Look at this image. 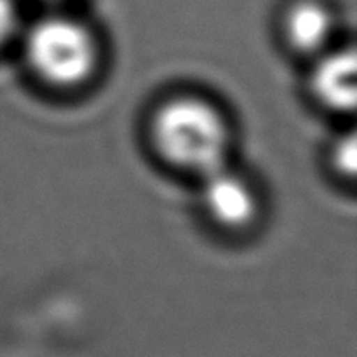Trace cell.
Listing matches in <instances>:
<instances>
[{
    "label": "cell",
    "mask_w": 357,
    "mask_h": 357,
    "mask_svg": "<svg viewBox=\"0 0 357 357\" xmlns=\"http://www.w3.org/2000/svg\"><path fill=\"white\" fill-rule=\"evenodd\" d=\"M17 26V9L14 0H0V45L14 33Z\"/></svg>",
    "instance_id": "cell-7"
},
{
    "label": "cell",
    "mask_w": 357,
    "mask_h": 357,
    "mask_svg": "<svg viewBox=\"0 0 357 357\" xmlns=\"http://www.w3.org/2000/svg\"><path fill=\"white\" fill-rule=\"evenodd\" d=\"M153 139L169 162L197 174L227 166L230 132L213 105L197 98L167 101L153 117Z\"/></svg>",
    "instance_id": "cell-1"
},
{
    "label": "cell",
    "mask_w": 357,
    "mask_h": 357,
    "mask_svg": "<svg viewBox=\"0 0 357 357\" xmlns=\"http://www.w3.org/2000/svg\"><path fill=\"white\" fill-rule=\"evenodd\" d=\"M201 195L209 215L225 227H244L257 215L253 188L227 166L202 174Z\"/></svg>",
    "instance_id": "cell-3"
},
{
    "label": "cell",
    "mask_w": 357,
    "mask_h": 357,
    "mask_svg": "<svg viewBox=\"0 0 357 357\" xmlns=\"http://www.w3.org/2000/svg\"><path fill=\"white\" fill-rule=\"evenodd\" d=\"M317 100L333 110H352L356 105V56L352 51H335L321 56L310 75Z\"/></svg>",
    "instance_id": "cell-4"
},
{
    "label": "cell",
    "mask_w": 357,
    "mask_h": 357,
    "mask_svg": "<svg viewBox=\"0 0 357 357\" xmlns=\"http://www.w3.org/2000/svg\"><path fill=\"white\" fill-rule=\"evenodd\" d=\"M357 146H356V136L349 135L338 142L337 149H335V162L337 167H340L344 173L352 174L356 171V159H357Z\"/></svg>",
    "instance_id": "cell-6"
},
{
    "label": "cell",
    "mask_w": 357,
    "mask_h": 357,
    "mask_svg": "<svg viewBox=\"0 0 357 357\" xmlns=\"http://www.w3.org/2000/svg\"><path fill=\"white\" fill-rule=\"evenodd\" d=\"M40 2H63V0H40Z\"/></svg>",
    "instance_id": "cell-8"
},
{
    "label": "cell",
    "mask_w": 357,
    "mask_h": 357,
    "mask_svg": "<svg viewBox=\"0 0 357 357\" xmlns=\"http://www.w3.org/2000/svg\"><path fill=\"white\" fill-rule=\"evenodd\" d=\"M24 52L31 70L52 86L82 84L96 68L98 45L91 31L72 17L52 16L30 28Z\"/></svg>",
    "instance_id": "cell-2"
},
{
    "label": "cell",
    "mask_w": 357,
    "mask_h": 357,
    "mask_svg": "<svg viewBox=\"0 0 357 357\" xmlns=\"http://www.w3.org/2000/svg\"><path fill=\"white\" fill-rule=\"evenodd\" d=\"M286 30L298 51L321 52L333 37V13L317 0H300L289 9Z\"/></svg>",
    "instance_id": "cell-5"
}]
</instances>
